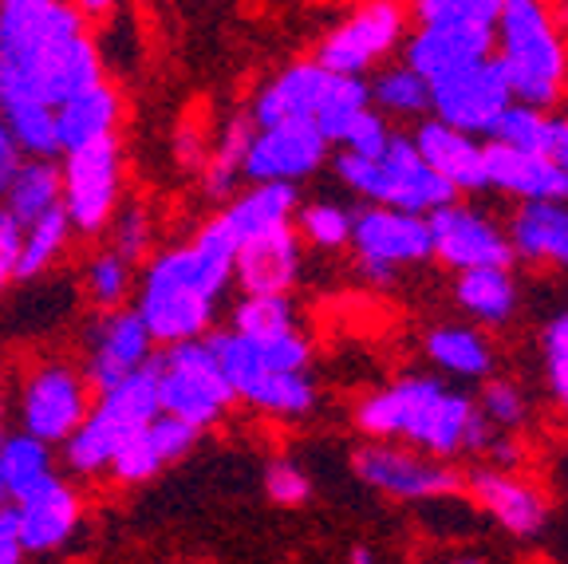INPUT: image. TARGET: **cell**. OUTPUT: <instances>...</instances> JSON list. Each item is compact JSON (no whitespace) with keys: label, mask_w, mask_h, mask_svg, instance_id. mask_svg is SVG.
Listing matches in <instances>:
<instances>
[{"label":"cell","mask_w":568,"mask_h":564,"mask_svg":"<svg viewBox=\"0 0 568 564\" xmlns=\"http://www.w3.org/2000/svg\"><path fill=\"white\" fill-rule=\"evenodd\" d=\"M4 442H9V431H4V403H0V450H4Z\"/></svg>","instance_id":"53"},{"label":"cell","mask_w":568,"mask_h":564,"mask_svg":"<svg viewBox=\"0 0 568 564\" xmlns=\"http://www.w3.org/2000/svg\"><path fill=\"white\" fill-rule=\"evenodd\" d=\"M20 249H24V225L0 205V289L9 281H17Z\"/></svg>","instance_id":"48"},{"label":"cell","mask_w":568,"mask_h":564,"mask_svg":"<svg viewBox=\"0 0 568 564\" xmlns=\"http://www.w3.org/2000/svg\"><path fill=\"white\" fill-rule=\"evenodd\" d=\"M4 127H9L17 150H24L28 159L52 162L60 154V134H55V111L48 107H20V111H9Z\"/></svg>","instance_id":"38"},{"label":"cell","mask_w":568,"mask_h":564,"mask_svg":"<svg viewBox=\"0 0 568 564\" xmlns=\"http://www.w3.org/2000/svg\"><path fill=\"white\" fill-rule=\"evenodd\" d=\"M478 411L494 431H514L525 423V395L517 383L509 380H489L478 399Z\"/></svg>","instance_id":"43"},{"label":"cell","mask_w":568,"mask_h":564,"mask_svg":"<svg viewBox=\"0 0 568 564\" xmlns=\"http://www.w3.org/2000/svg\"><path fill=\"white\" fill-rule=\"evenodd\" d=\"M17 167H20V150H17V142H12L9 127H4V119H0V194H4V185L12 182Z\"/></svg>","instance_id":"50"},{"label":"cell","mask_w":568,"mask_h":564,"mask_svg":"<svg viewBox=\"0 0 568 564\" xmlns=\"http://www.w3.org/2000/svg\"><path fill=\"white\" fill-rule=\"evenodd\" d=\"M88 387H91L88 375H80L71 363H44V367H36L28 375L24 391H20L24 434L40 439L44 446L68 442L83 426V419L91 415Z\"/></svg>","instance_id":"10"},{"label":"cell","mask_w":568,"mask_h":564,"mask_svg":"<svg viewBox=\"0 0 568 564\" xmlns=\"http://www.w3.org/2000/svg\"><path fill=\"white\" fill-rule=\"evenodd\" d=\"M497 63L506 71L514 103L545 111L568 80V52L549 12L532 0H509L497 20Z\"/></svg>","instance_id":"4"},{"label":"cell","mask_w":568,"mask_h":564,"mask_svg":"<svg viewBox=\"0 0 568 564\" xmlns=\"http://www.w3.org/2000/svg\"><path fill=\"white\" fill-rule=\"evenodd\" d=\"M462 312L474 316L478 324H506L517 309V289L509 269H478V273H462L454 284Z\"/></svg>","instance_id":"31"},{"label":"cell","mask_w":568,"mask_h":564,"mask_svg":"<svg viewBox=\"0 0 568 564\" xmlns=\"http://www.w3.org/2000/svg\"><path fill=\"white\" fill-rule=\"evenodd\" d=\"M0 380H4V367H0Z\"/></svg>","instance_id":"55"},{"label":"cell","mask_w":568,"mask_h":564,"mask_svg":"<svg viewBox=\"0 0 568 564\" xmlns=\"http://www.w3.org/2000/svg\"><path fill=\"white\" fill-rule=\"evenodd\" d=\"M497 28H418L407 40V68L426 88L446 83L450 75L494 60Z\"/></svg>","instance_id":"18"},{"label":"cell","mask_w":568,"mask_h":564,"mask_svg":"<svg viewBox=\"0 0 568 564\" xmlns=\"http://www.w3.org/2000/svg\"><path fill=\"white\" fill-rule=\"evenodd\" d=\"M403 28H407V12L399 4H364L320 40L316 63L332 75L359 80L375 60H383L399 44Z\"/></svg>","instance_id":"12"},{"label":"cell","mask_w":568,"mask_h":564,"mask_svg":"<svg viewBox=\"0 0 568 564\" xmlns=\"http://www.w3.org/2000/svg\"><path fill=\"white\" fill-rule=\"evenodd\" d=\"M265 490L276 505H304L312 494V482L296 462L276 459V462H268V470H265Z\"/></svg>","instance_id":"45"},{"label":"cell","mask_w":568,"mask_h":564,"mask_svg":"<svg viewBox=\"0 0 568 564\" xmlns=\"http://www.w3.org/2000/svg\"><path fill=\"white\" fill-rule=\"evenodd\" d=\"M0 198H4L0 205L28 230L32 221L48 218V213L63 205V170L55 167V162L24 159Z\"/></svg>","instance_id":"27"},{"label":"cell","mask_w":568,"mask_h":564,"mask_svg":"<svg viewBox=\"0 0 568 564\" xmlns=\"http://www.w3.org/2000/svg\"><path fill=\"white\" fill-rule=\"evenodd\" d=\"M486 185L521 198L525 205H568V174L557 162L497 142L486 147Z\"/></svg>","instance_id":"19"},{"label":"cell","mask_w":568,"mask_h":564,"mask_svg":"<svg viewBox=\"0 0 568 564\" xmlns=\"http://www.w3.org/2000/svg\"><path fill=\"white\" fill-rule=\"evenodd\" d=\"M233 256H237V238L222 213L205 221L190 245L154 256L134 309L151 340L166 348L202 340L213 320V300L222 296L233 276Z\"/></svg>","instance_id":"2"},{"label":"cell","mask_w":568,"mask_h":564,"mask_svg":"<svg viewBox=\"0 0 568 564\" xmlns=\"http://www.w3.org/2000/svg\"><path fill=\"white\" fill-rule=\"evenodd\" d=\"M119 123V95L115 88L99 83L88 95L71 99L55 111V134H60V150H83L99 139H111Z\"/></svg>","instance_id":"28"},{"label":"cell","mask_w":568,"mask_h":564,"mask_svg":"<svg viewBox=\"0 0 568 564\" xmlns=\"http://www.w3.org/2000/svg\"><path fill=\"white\" fill-rule=\"evenodd\" d=\"M367 91H372V103L379 107V111H387V115H423V111H430V88L418 80L407 63L383 68L379 75L367 83Z\"/></svg>","instance_id":"36"},{"label":"cell","mask_w":568,"mask_h":564,"mask_svg":"<svg viewBox=\"0 0 568 564\" xmlns=\"http://www.w3.org/2000/svg\"><path fill=\"white\" fill-rule=\"evenodd\" d=\"M146 249H151V221H146V213H142L139 205L115 213V249H111V253L123 256L126 265H134Z\"/></svg>","instance_id":"47"},{"label":"cell","mask_w":568,"mask_h":564,"mask_svg":"<svg viewBox=\"0 0 568 564\" xmlns=\"http://www.w3.org/2000/svg\"><path fill=\"white\" fill-rule=\"evenodd\" d=\"M257 139V123L253 115H233L225 123L217 147L210 150V162H205V194L225 198L237 185V178H245V154Z\"/></svg>","instance_id":"32"},{"label":"cell","mask_w":568,"mask_h":564,"mask_svg":"<svg viewBox=\"0 0 568 564\" xmlns=\"http://www.w3.org/2000/svg\"><path fill=\"white\" fill-rule=\"evenodd\" d=\"M154 360V340L142 324L139 312L119 309V312H103V316L91 324L88 335V383L106 395L115 391L119 383H126L131 375H139L146 363Z\"/></svg>","instance_id":"16"},{"label":"cell","mask_w":568,"mask_h":564,"mask_svg":"<svg viewBox=\"0 0 568 564\" xmlns=\"http://www.w3.org/2000/svg\"><path fill=\"white\" fill-rule=\"evenodd\" d=\"M154 380H159L162 415L182 419L194 431H205L230 411L233 391L222 375V363L213 355L210 340H190L174 344L151 360Z\"/></svg>","instance_id":"7"},{"label":"cell","mask_w":568,"mask_h":564,"mask_svg":"<svg viewBox=\"0 0 568 564\" xmlns=\"http://www.w3.org/2000/svg\"><path fill=\"white\" fill-rule=\"evenodd\" d=\"M355 474L390 497H443L462 490V477L450 466L390 442H367L355 450Z\"/></svg>","instance_id":"15"},{"label":"cell","mask_w":568,"mask_h":564,"mask_svg":"<svg viewBox=\"0 0 568 564\" xmlns=\"http://www.w3.org/2000/svg\"><path fill=\"white\" fill-rule=\"evenodd\" d=\"M545 371L557 403L568 411V312L545 328Z\"/></svg>","instance_id":"44"},{"label":"cell","mask_w":568,"mask_h":564,"mask_svg":"<svg viewBox=\"0 0 568 564\" xmlns=\"http://www.w3.org/2000/svg\"><path fill=\"white\" fill-rule=\"evenodd\" d=\"M415 150L454 194L458 190H466V194L486 190V147L474 134H462L438 119H426L415 131Z\"/></svg>","instance_id":"22"},{"label":"cell","mask_w":568,"mask_h":564,"mask_svg":"<svg viewBox=\"0 0 568 564\" xmlns=\"http://www.w3.org/2000/svg\"><path fill=\"white\" fill-rule=\"evenodd\" d=\"M367 111H372V91H367V83L332 75V88H328V95H324V103H320L312 127H316V131L324 134V142L332 147V142H344L347 131H352Z\"/></svg>","instance_id":"33"},{"label":"cell","mask_w":568,"mask_h":564,"mask_svg":"<svg viewBox=\"0 0 568 564\" xmlns=\"http://www.w3.org/2000/svg\"><path fill=\"white\" fill-rule=\"evenodd\" d=\"M470 490H474V502H478L497 525H506L509 533H517V537H532V533L545 530L541 494H537L532 485L509 477L506 470H489V466L474 470Z\"/></svg>","instance_id":"24"},{"label":"cell","mask_w":568,"mask_h":564,"mask_svg":"<svg viewBox=\"0 0 568 564\" xmlns=\"http://www.w3.org/2000/svg\"><path fill=\"white\" fill-rule=\"evenodd\" d=\"M296 218H301V233L320 249H339L344 241H352L355 213L336 202H308L296 210Z\"/></svg>","instance_id":"40"},{"label":"cell","mask_w":568,"mask_h":564,"mask_svg":"<svg viewBox=\"0 0 568 564\" xmlns=\"http://www.w3.org/2000/svg\"><path fill=\"white\" fill-rule=\"evenodd\" d=\"M426 355L443 371H450V375H462V380H486L489 367H494L489 340L478 328H462V324L435 328V332L426 335Z\"/></svg>","instance_id":"30"},{"label":"cell","mask_w":568,"mask_h":564,"mask_svg":"<svg viewBox=\"0 0 568 564\" xmlns=\"http://www.w3.org/2000/svg\"><path fill=\"white\" fill-rule=\"evenodd\" d=\"M390 139H395V134L387 131V123L379 119V111H367V115L347 131V139L339 142V147H344V154L375 162V159H383V150L390 147Z\"/></svg>","instance_id":"46"},{"label":"cell","mask_w":568,"mask_h":564,"mask_svg":"<svg viewBox=\"0 0 568 564\" xmlns=\"http://www.w3.org/2000/svg\"><path fill=\"white\" fill-rule=\"evenodd\" d=\"M119 174H123V167H119L115 134L83 150H71L63 159V213H68L71 230L99 233L115 218Z\"/></svg>","instance_id":"11"},{"label":"cell","mask_w":568,"mask_h":564,"mask_svg":"<svg viewBox=\"0 0 568 564\" xmlns=\"http://www.w3.org/2000/svg\"><path fill=\"white\" fill-rule=\"evenodd\" d=\"M210 348L222 363V375L230 383L233 399H245L257 411L268 415H304L316 403V387L308 375H281L261 363L257 348L248 344L237 332H217L210 335Z\"/></svg>","instance_id":"8"},{"label":"cell","mask_w":568,"mask_h":564,"mask_svg":"<svg viewBox=\"0 0 568 564\" xmlns=\"http://www.w3.org/2000/svg\"><path fill=\"white\" fill-rule=\"evenodd\" d=\"M83 284H88V296L95 300L99 309L119 312V304H123L126 292H131V265H126L119 253H99L88 265Z\"/></svg>","instance_id":"41"},{"label":"cell","mask_w":568,"mask_h":564,"mask_svg":"<svg viewBox=\"0 0 568 564\" xmlns=\"http://www.w3.org/2000/svg\"><path fill=\"white\" fill-rule=\"evenodd\" d=\"M332 88V71H324L316 60H304L284 68L273 83L257 95L253 103V123L257 131H268V127L281 123H312Z\"/></svg>","instance_id":"21"},{"label":"cell","mask_w":568,"mask_h":564,"mask_svg":"<svg viewBox=\"0 0 568 564\" xmlns=\"http://www.w3.org/2000/svg\"><path fill=\"white\" fill-rule=\"evenodd\" d=\"M52 477V446H44L32 434H9V442L0 450V482L9 490V502H28Z\"/></svg>","instance_id":"29"},{"label":"cell","mask_w":568,"mask_h":564,"mask_svg":"<svg viewBox=\"0 0 568 564\" xmlns=\"http://www.w3.org/2000/svg\"><path fill=\"white\" fill-rule=\"evenodd\" d=\"M68 238H71V221H68V213H63V205L48 213V218L32 221V225L24 230V249H20L17 281H32V276L44 273L55 256L63 253Z\"/></svg>","instance_id":"35"},{"label":"cell","mask_w":568,"mask_h":564,"mask_svg":"<svg viewBox=\"0 0 568 564\" xmlns=\"http://www.w3.org/2000/svg\"><path fill=\"white\" fill-rule=\"evenodd\" d=\"M347 564H375V556L367 553L364 545H359V548H352V561H347Z\"/></svg>","instance_id":"52"},{"label":"cell","mask_w":568,"mask_h":564,"mask_svg":"<svg viewBox=\"0 0 568 564\" xmlns=\"http://www.w3.org/2000/svg\"><path fill=\"white\" fill-rule=\"evenodd\" d=\"M296 328V312L288 304V296H245L233 309V328L230 332L248 335V340H268Z\"/></svg>","instance_id":"39"},{"label":"cell","mask_w":568,"mask_h":564,"mask_svg":"<svg viewBox=\"0 0 568 564\" xmlns=\"http://www.w3.org/2000/svg\"><path fill=\"white\" fill-rule=\"evenodd\" d=\"M162 466H170V462L162 459L159 442H154L151 426H146V431L134 434V439L119 450V459L111 462V474H115L123 485H134V482H151Z\"/></svg>","instance_id":"42"},{"label":"cell","mask_w":568,"mask_h":564,"mask_svg":"<svg viewBox=\"0 0 568 564\" xmlns=\"http://www.w3.org/2000/svg\"><path fill=\"white\" fill-rule=\"evenodd\" d=\"M514 256L568 269V205H521L509 225Z\"/></svg>","instance_id":"26"},{"label":"cell","mask_w":568,"mask_h":564,"mask_svg":"<svg viewBox=\"0 0 568 564\" xmlns=\"http://www.w3.org/2000/svg\"><path fill=\"white\" fill-rule=\"evenodd\" d=\"M352 245H355V261H359V273L375 284H390L403 265H418V261H426V256L435 253L430 249V225H426V218L379 210V205H367V210L355 213Z\"/></svg>","instance_id":"9"},{"label":"cell","mask_w":568,"mask_h":564,"mask_svg":"<svg viewBox=\"0 0 568 564\" xmlns=\"http://www.w3.org/2000/svg\"><path fill=\"white\" fill-rule=\"evenodd\" d=\"M552 162L568 174V119H557V134H552Z\"/></svg>","instance_id":"51"},{"label":"cell","mask_w":568,"mask_h":564,"mask_svg":"<svg viewBox=\"0 0 568 564\" xmlns=\"http://www.w3.org/2000/svg\"><path fill=\"white\" fill-rule=\"evenodd\" d=\"M328 159V142L312 123H281L257 131L245 154V178L257 185L284 182L296 185V178L316 174Z\"/></svg>","instance_id":"17"},{"label":"cell","mask_w":568,"mask_h":564,"mask_svg":"<svg viewBox=\"0 0 568 564\" xmlns=\"http://www.w3.org/2000/svg\"><path fill=\"white\" fill-rule=\"evenodd\" d=\"M552 134H557V119L537 111V107L514 103L506 115L497 119L494 131H489V142L521 150V154H545V159H552Z\"/></svg>","instance_id":"34"},{"label":"cell","mask_w":568,"mask_h":564,"mask_svg":"<svg viewBox=\"0 0 568 564\" xmlns=\"http://www.w3.org/2000/svg\"><path fill=\"white\" fill-rule=\"evenodd\" d=\"M162 415L159 403V380H154V367L139 371L126 383H119L115 391L99 395V406L83 419V426L63 442V459L75 474H99V470H111V462L119 459V450L142 434L154 419Z\"/></svg>","instance_id":"6"},{"label":"cell","mask_w":568,"mask_h":564,"mask_svg":"<svg viewBox=\"0 0 568 564\" xmlns=\"http://www.w3.org/2000/svg\"><path fill=\"white\" fill-rule=\"evenodd\" d=\"M0 564H24V541H20L17 510H0Z\"/></svg>","instance_id":"49"},{"label":"cell","mask_w":568,"mask_h":564,"mask_svg":"<svg viewBox=\"0 0 568 564\" xmlns=\"http://www.w3.org/2000/svg\"><path fill=\"white\" fill-rule=\"evenodd\" d=\"M233 276L245 296H284L301 276V238L293 233V225L237 245Z\"/></svg>","instance_id":"20"},{"label":"cell","mask_w":568,"mask_h":564,"mask_svg":"<svg viewBox=\"0 0 568 564\" xmlns=\"http://www.w3.org/2000/svg\"><path fill=\"white\" fill-rule=\"evenodd\" d=\"M501 0H423L415 4L418 28H497Z\"/></svg>","instance_id":"37"},{"label":"cell","mask_w":568,"mask_h":564,"mask_svg":"<svg viewBox=\"0 0 568 564\" xmlns=\"http://www.w3.org/2000/svg\"><path fill=\"white\" fill-rule=\"evenodd\" d=\"M509 107H514V91H509V80L497 56L430 88L435 119L462 134H489Z\"/></svg>","instance_id":"13"},{"label":"cell","mask_w":568,"mask_h":564,"mask_svg":"<svg viewBox=\"0 0 568 564\" xmlns=\"http://www.w3.org/2000/svg\"><path fill=\"white\" fill-rule=\"evenodd\" d=\"M17 521L24 553H52L80 530V494L63 477H52L40 494L17 505Z\"/></svg>","instance_id":"23"},{"label":"cell","mask_w":568,"mask_h":564,"mask_svg":"<svg viewBox=\"0 0 568 564\" xmlns=\"http://www.w3.org/2000/svg\"><path fill=\"white\" fill-rule=\"evenodd\" d=\"M103 83V56L80 9L60 0L0 4V115L20 107L60 111Z\"/></svg>","instance_id":"1"},{"label":"cell","mask_w":568,"mask_h":564,"mask_svg":"<svg viewBox=\"0 0 568 564\" xmlns=\"http://www.w3.org/2000/svg\"><path fill=\"white\" fill-rule=\"evenodd\" d=\"M454 564H481L478 556H466V561H454Z\"/></svg>","instance_id":"54"},{"label":"cell","mask_w":568,"mask_h":564,"mask_svg":"<svg viewBox=\"0 0 568 564\" xmlns=\"http://www.w3.org/2000/svg\"><path fill=\"white\" fill-rule=\"evenodd\" d=\"M296 205H301L296 185L268 182V185H248L245 194H241L222 218L233 230V238H237V245H245V241L261 238V233L284 230V225L293 221Z\"/></svg>","instance_id":"25"},{"label":"cell","mask_w":568,"mask_h":564,"mask_svg":"<svg viewBox=\"0 0 568 564\" xmlns=\"http://www.w3.org/2000/svg\"><path fill=\"white\" fill-rule=\"evenodd\" d=\"M336 174L347 182V190L364 194L379 210L423 218V213H438L454 205V190L426 167L423 154L415 150V139H407V134H395L390 147L383 150V159L375 162L339 150Z\"/></svg>","instance_id":"5"},{"label":"cell","mask_w":568,"mask_h":564,"mask_svg":"<svg viewBox=\"0 0 568 564\" xmlns=\"http://www.w3.org/2000/svg\"><path fill=\"white\" fill-rule=\"evenodd\" d=\"M430 225V249L443 265L458 273H478V269H509L514 265V245L509 233H501L489 218H481L470 205H446V210L426 218Z\"/></svg>","instance_id":"14"},{"label":"cell","mask_w":568,"mask_h":564,"mask_svg":"<svg viewBox=\"0 0 568 564\" xmlns=\"http://www.w3.org/2000/svg\"><path fill=\"white\" fill-rule=\"evenodd\" d=\"M478 415V403L438 380H399L379 387L359 403L355 423L375 442L403 439L426 459H450L466 450V434Z\"/></svg>","instance_id":"3"}]
</instances>
